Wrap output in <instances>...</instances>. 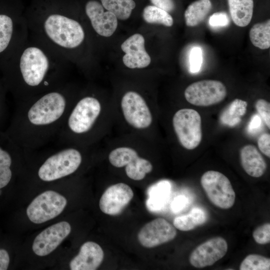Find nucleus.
Wrapping results in <instances>:
<instances>
[{
	"mask_svg": "<svg viewBox=\"0 0 270 270\" xmlns=\"http://www.w3.org/2000/svg\"><path fill=\"white\" fill-rule=\"evenodd\" d=\"M78 94L66 82L18 101L11 129L12 140L24 152H30L55 140Z\"/></svg>",
	"mask_w": 270,
	"mask_h": 270,
	"instance_id": "f257e3e1",
	"label": "nucleus"
},
{
	"mask_svg": "<svg viewBox=\"0 0 270 270\" xmlns=\"http://www.w3.org/2000/svg\"><path fill=\"white\" fill-rule=\"evenodd\" d=\"M16 54L12 85L18 101L68 82L66 60L30 34Z\"/></svg>",
	"mask_w": 270,
	"mask_h": 270,
	"instance_id": "f03ea898",
	"label": "nucleus"
},
{
	"mask_svg": "<svg viewBox=\"0 0 270 270\" xmlns=\"http://www.w3.org/2000/svg\"><path fill=\"white\" fill-rule=\"evenodd\" d=\"M112 128V104L94 92L78 93L55 140L58 146H94Z\"/></svg>",
	"mask_w": 270,
	"mask_h": 270,
	"instance_id": "7ed1b4c3",
	"label": "nucleus"
},
{
	"mask_svg": "<svg viewBox=\"0 0 270 270\" xmlns=\"http://www.w3.org/2000/svg\"><path fill=\"white\" fill-rule=\"evenodd\" d=\"M29 34L66 60L69 52L84 42L86 34L80 23L60 12L26 19Z\"/></svg>",
	"mask_w": 270,
	"mask_h": 270,
	"instance_id": "20e7f679",
	"label": "nucleus"
},
{
	"mask_svg": "<svg viewBox=\"0 0 270 270\" xmlns=\"http://www.w3.org/2000/svg\"><path fill=\"white\" fill-rule=\"evenodd\" d=\"M151 140L133 134H117L109 138L104 148L110 164L116 168H124L126 176L134 180H144L153 170V165L143 153Z\"/></svg>",
	"mask_w": 270,
	"mask_h": 270,
	"instance_id": "39448f33",
	"label": "nucleus"
},
{
	"mask_svg": "<svg viewBox=\"0 0 270 270\" xmlns=\"http://www.w3.org/2000/svg\"><path fill=\"white\" fill-rule=\"evenodd\" d=\"M113 128L118 134H133L151 140L154 115L147 99L139 92L128 90L112 104Z\"/></svg>",
	"mask_w": 270,
	"mask_h": 270,
	"instance_id": "423d86ee",
	"label": "nucleus"
},
{
	"mask_svg": "<svg viewBox=\"0 0 270 270\" xmlns=\"http://www.w3.org/2000/svg\"><path fill=\"white\" fill-rule=\"evenodd\" d=\"M100 144L88 146L76 145L58 146L42 160L36 171L38 178L51 182L70 176L83 164L84 158L95 152Z\"/></svg>",
	"mask_w": 270,
	"mask_h": 270,
	"instance_id": "0eeeda50",
	"label": "nucleus"
},
{
	"mask_svg": "<svg viewBox=\"0 0 270 270\" xmlns=\"http://www.w3.org/2000/svg\"><path fill=\"white\" fill-rule=\"evenodd\" d=\"M172 124L180 144L187 150H193L202 138V120L199 113L191 108H181L175 112Z\"/></svg>",
	"mask_w": 270,
	"mask_h": 270,
	"instance_id": "6e6552de",
	"label": "nucleus"
},
{
	"mask_svg": "<svg viewBox=\"0 0 270 270\" xmlns=\"http://www.w3.org/2000/svg\"><path fill=\"white\" fill-rule=\"evenodd\" d=\"M200 184L214 205L222 209H228L233 206L236 194L225 175L218 171H207L202 176Z\"/></svg>",
	"mask_w": 270,
	"mask_h": 270,
	"instance_id": "1a4fd4ad",
	"label": "nucleus"
},
{
	"mask_svg": "<svg viewBox=\"0 0 270 270\" xmlns=\"http://www.w3.org/2000/svg\"><path fill=\"white\" fill-rule=\"evenodd\" d=\"M67 204L66 198L54 190H46L36 196L26 208V214L33 223L40 224L60 215Z\"/></svg>",
	"mask_w": 270,
	"mask_h": 270,
	"instance_id": "9d476101",
	"label": "nucleus"
},
{
	"mask_svg": "<svg viewBox=\"0 0 270 270\" xmlns=\"http://www.w3.org/2000/svg\"><path fill=\"white\" fill-rule=\"evenodd\" d=\"M227 94L225 86L220 81L204 80L190 84L184 95L188 102L194 106H208L220 103Z\"/></svg>",
	"mask_w": 270,
	"mask_h": 270,
	"instance_id": "9b49d317",
	"label": "nucleus"
},
{
	"mask_svg": "<svg viewBox=\"0 0 270 270\" xmlns=\"http://www.w3.org/2000/svg\"><path fill=\"white\" fill-rule=\"evenodd\" d=\"M176 235L175 227L158 218L146 224L138 232V238L142 246L152 248L172 240Z\"/></svg>",
	"mask_w": 270,
	"mask_h": 270,
	"instance_id": "f8f14e48",
	"label": "nucleus"
},
{
	"mask_svg": "<svg viewBox=\"0 0 270 270\" xmlns=\"http://www.w3.org/2000/svg\"><path fill=\"white\" fill-rule=\"evenodd\" d=\"M71 232L70 224L66 221L56 223L46 228L35 238L32 249L40 256L52 252L68 236Z\"/></svg>",
	"mask_w": 270,
	"mask_h": 270,
	"instance_id": "ddd939ff",
	"label": "nucleus"
},
{
	"mask_svg": "<svg viewBox=\"0 0 270 270\" xmlns=\"http://www.w3.org/2000/svg\"><path fill=\"white\" fill-rule=\"evenodd\" d=\"M228 244L222 238H212L198 246L190 256L194 267L202 268L214 264L222 258L228 251Z\"/></svg>",
	"mask_w": 270,
	"mask_h": 270,
	"instance_id": "4468645a",
	"label": "nucleus"
},
{
	"mask_svg": "<svg viewBox=\"0 0 270 270\" xmlns=\"http://www.w3.org/2000/svg\"><path fill=\"white\" fill-rule=\"evenodd\" d=\"M134 196L132 188L127 184L119 182L108 187L102 194L99 206L102 212L115 216L120 214Z\"/></svg>",
	"mask_w": 270,
	"mask_h": 270,
	"instance_id": "2eb2a0df",
	"label": "nucleus"
},
{
	"mask_svg": "<svg viewBox=\"0 0 270 270\" xmlns=\"http://www.w3.org/2000/svg\"><path fill=\"white\" fill-rule=\"evenodd\" d=\"M85 12L92 28L98 34L109 37L116 31L118 18L112 12H104V8L98 1L88 0L85 6Z\"/></svg>",
	"mask_w": 270,
	"mask_h": 270,
	"instance_id": "dca6fc26",
	"label": "nucleus"
},
{
	"mask_svg": "<svg viewBox=\"0 0 270 270\" xmlns=\"http://www.w3.org/2000/svg\"><path fill=\"white\" fill-rule=\"evenodd\" d=\"M125 53L122 58L124 64L130 68H142L148 66L151 59L144 48V39L139 34L127 38L121 45Z\"/></svg>",
	"mask_w": 270,
	"mask_h": 270,
	"instance_id": "f3484780",
	"label": "nucleus"
},
{
	"mask_svg": "<svg viewBox=\"0 0 270 270\" xmlns=\"http://www.w3.org/2000/svg\"><path fill=\"white\" fill-rule=\"evenodd\" d=\"M104 258L101 246L94 242H84L78 254L70 262L71 270H95L102 264Z\"/></svg>",
	"mask_w": 270,
	"mask_h": 270,
	"instance_id": "a211bd4d",
	"label": "nucleus"
},
{
	"mask_svg": "<svg viewBox=\"0 0 270 270\" xmlns=\"http://www.w3.org/2000/svg\"><path fill=\"white\" fill-rule=\"evenodd\" d=\"M240 160L242 168L251 176L260 177L266 170L264 158L254 145L247 144L241 148Z\"/></svg>",
	"mask_w": 270,
	"mask_h": 270,
	"instance_id": "6ab92c4d",
	"label": "nucleus"
},
{
	"mask_svg": "<svg viewBox=\"0 0 270 270\" xmlns=\"http://www.w3.org/2000/svg\"><path fill=\"white\" fill-rule=\"evenodd\" d=\"M28 30L26 19L15 22L10 16L0 14V54L10 46L14 36H28V33H16V32Z\"/></svg>",
	"mask_w": 270,
	"mask_h": 270,
	"instance_id": "aec40b11",
	"label": "nucleus"
},
{
	"mask_svg": "<svg viewBox=\"0 0 270 270\" xmlns=\"http://www.w3.org/2000/svg\"><path fill=\"white\" fill-rule=\"evenodd\" d=\"M171 184L166 180L160 181L152 186L148 191L147 208L150 212H155L163 208L168 199Z\"/></svg>",
	"mask_w": 270,
	"mask_h": 270,
	"instance_id": "412c9836",
	"label": "nucleus"
},
{
	"mask_svg": "<svg viewBox=\"0 0 270 270\" xmlns=\"http://www.w3.org/2000/svg\"><path fill=\"white\" fill-rule=\"evenodd\" d=\"M233 22L240 27H245L250 22L254 10L253 0H228Z\"/></svg>",
	"mask_w": 270,
	"mask_h": 270,
	"instance_id": "4be33fe9",
	"label": "nucleus"
},
{
	"mask_svg": "<svg viewBox=\"0 0 270 270\" xmlns=\"http://www.w3.org/2000/svg\"><path fill=\"white\" fill-rule=\"evenodd\" d=\"M212 8L210 0H197L192 2L184 14L186 25L190 27L197 26L206 17Z\"/></svg>",
	"mask_w": 270,
	"mask_h": 270,
	"instance_id": "5701e85b",
	"label": "nucleus"
},
{
	"mask_svg": "<svg viewBox=\"0 0 270 270\" xmlns=\"http://www.w3.org/2000/svg\"><path fill=\"white\" fill-rule=\"evenodd\" d=\"M207 214L202 208H194L186 214L174 218L173 224L177 229L182 231H188L202 224L207 220Z\"/></svg>",
	"mask_w": 270,
	"mask_h": 270,
	"instance_id": "b1692460",
	"label": "nucleus"
},
{
	"mask_svg": "<svg viewBox=\"0 0 270 270\" xmlns=\"http://www.w3.org/2000/svg\"><path fill=\"white\" fill-rule=\"evenodd\" d=\"M248 103L240 99L236 98L223 110L220 116V122L224 124L234 126L241 121V118L246 112Z\"/></svg>",
	"mask_w": 270,
	"mask_h": 270,
	"instance_id": "393cba45",
	"label": "nucleus"
},
{
	"mask_svg": "<svg viewBox=\"0 0 270 270\" xmlns=\"http://www.w3.org/2000/svg\"><path fill=\"white\" fill-rule=\"evenodd\" d=\"M249 36L252 44L261 50L270 47V20L258 22L251 28Z\"/></svg>",
	"mask_w": 270,
	"mask_h": 270,
	"instance_id": "a878e982",
	"label": "nucleus"
},
{
	"mask_svg": "<svg viewBox=\"0 0 270 270\" xmlns=\"http://www.w3.org/2000/svg\"><path fill=\"white\" fill-rule=\"evenodd\" d=\"M100 0L104 8L112 12L120 20L128 19L136 7V3L133 0Z\"/></svg>",
	"mask_w": 270,
	"mask_h": 270,
	"instance_id": "bb28decb",
	"label": "nucleus"
},
{
	"mask_svg": "<svg viewBox=\"0 0 270 270\" xmlns=\"http://www.w3.org/2000/svg\"><path fill=\"white\" fill-rule=\"evenodd\" d=\"M142 17L149 24H161L166 26H171L174 24L172 17L168 12L154 6H146Z\"/></svg>",
	"mask_w": 270,
	"mask_h": 270,
	"instance_id": "cd10ccee",
	"label": "nucleus"
},
{
	"mask_svg": "<svg viewBox=\"0 0 270 270\" xmlns=\"http://www.w3.org/2000/svg\"><path fill=\"white\" fill-rule=\"evenodd\" d=\"M12 154L0 145V189L7 186L12 177Z\"/></svg>",
	"mask_w": 270,
	"mask_h": 270,
	"instance_id": "c85d7f7f",
	"label": "nucleus"
},
{
	"mask_svg": "<svg viewBox=\"0 0 270 270\" xmlns=\"http://www.w3.org/2000/svg\"><path fill=\"white\" fill-rule=\"evenodd\" d=\"M240 270H269L270 259L262 255L250 254L241 262Z\"/></svg>",
	"mask_w": 270,
	"mask_h": 270,
	"instance_id": "c756f323",
	"label": "nucleus"
},
{
	"mask_svg": "<svg viewBox=\"0 0 270 270\" xmlns=\"http://www.w3.org/2000/svg\"><path fill=\"white\" fill-rule=\"evenodd\" d=\"M252 236L256 242L265 244L270 242V224L266 223L254 230Z\"/></svg>",
	"mask_w": 270,
	"mask_h": 270,
	"instance_id": "7c9ffc66",
	"label": "nucleus"
},
{
	"mask_svg": "<svg viewBox=\"0 0 270 270\" xmlns=\"http://www.w3.org/2000/svg\"><path fill=\"white\" fill-rule=\"evenodd\" d=\"M256 108L264 123L270 128V104L264 99L258 100L255 104Z\"/></svg>",
	"mask_w": 270,
	"mask_h": 270,
	"instance_id": "2f4dec72",
	"label": "nucleus"
},
{
	"mask_svg": "<svg viewBox=\"0 0 270 270\" xmlns=\"http://www.w3.org/2000/svg\"><path fill=\"white\" fill-rule=\"evenodd\" d=\"M202 62V52L199 47L194 48L190 55V70L192 73L198 72Z\"/></svg>",
	"mask_w": 270,
	"mask_h": 270,
	"instance_id": "473e14b6",
	"label": "nucleus"
},
{
	"mask_svg": "<svg viewBox=\"0 0 270 270\" xmlns=\"http://www.w3.org/2000/svg\"><path fill=\"white\" fill-rule=\"evenodd\" d=\"M229 22V18L226 13L222 12L214 13L209 19L210 24L216 27L226 26Z\"/></svg>",
	"mask_w": 270,
	"mask_h": 270,
	"instance_id": "72a5a7b5",
	"label": "nucleus"
},
{
	"mask_svg": "<svg viewBox=\"0 0 270 270\" xmlns=\"http://www.w3.org/2000/svg\"><path fill=\"white\" fill-rule=\"evenodd\" d=\"M258 145L260 152L268 158L270 157V135L264 133L258 140Z\"/></svg>",
	"mask_w": 270,
	"mask_h": 270,
	"instance_id": "f704fd0d",
	"label": "nucleus"
},
{
	"mask_svg": "<svg viewBox=\"0 0 270 270\" xmlns=\"http://www.w3.org/2000/svg\"><path fill=\"white\" fill-rule=\"evenodd\" d=\"M154 6L160 8L166 12H170L175 8V4L173 0H150Z\"/></svg>",
	"mask_w": 270,
	"mask_h": 270,
	"instance_id": "c9c22d12",
	"label": "nucleus"
},
{
	"mask_svg": "<svg viewBox=\"0 0 270 270\" xmlns=\"http://www.w3.org/2000/svg\"><path fill=\"white\" fill-rule=\"evenodd\" d=\"M187 200L183 196H178L173 200L171 208L174 212H178L182 210L186 206Z\"/></svg>",
	"mask_w": 270,
	"mask_h": 270,
	"instance_id": "e433bc0d",
	"label": "nucleus"
},
{
	"mask_svg": "<svg viewBox=\"0 0 270 270\" xmlns=\"http://www.w3.org/2000/svg\"><path fill=\"white\" fill-rule=\"evenodd\" d=\"M10 263V257L6 250L0 249V270H7Z\"/></svg>",
	"mask_w": 270,
	"mask_h": 270,
	"instance_id": "4c0bfd02",
	"label": "nucleus"
},
{
	"mask_svg": "<svg viewBox=\"0 0 270 270\" xmlns=\"http://www.w3.org/2000/svg\"><path fill=\"white\" fill-rule=\"evenodd\" d=\"M261 124V119L260 117L256 114L252 116L248 126L249 132H252L258 129Z\"/></svg>",
	"mask_w": 270,
	"mask_h": 270,
	"instance_id": "58836bf2",
	"label": "nucleus"
},
{
	"mask_svg": "<svg viewBox=\"0 0 270 270\" xmlns=\"http://www.w3.org/2000/svg\"><path fill=\"white\" fill-rule=\"evenodd\" d=\"M1 194V190H0V194Z\"/></svg>",
	"mask_w": 270,
	"mask_h": 270,
	"instance_id": "ea45409f",
	"label": "nucleus"
}]
</instances>
